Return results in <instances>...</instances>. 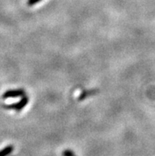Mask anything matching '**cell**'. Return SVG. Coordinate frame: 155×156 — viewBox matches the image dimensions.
Here are the masks:
<instances>
[{
  "instance_id": "1",
  "label": "cell",
  "mask_w": 155,
  "mask_h": 156,
  "mask_svg": "<svg viewBox=\"0 0 155 156\" xmlns=\"http://www.w3.org/2000/svg\"><path fill=\"white\" fill-rule=\"evenodd\" d=\"M29 102V98L27 96H23L22 99L18 102L15 104H11V105H3V108L5 109H9V110H15L17 112L22 111L24 107L26 106Z\"/></svg>"
},
{
  "instance_id": "2",
  "label": "cell",
  "mask_w": 155,
  "mask_h": 156,
  "mask_svg": "<svg viewBox=\"0 0 155 156\" xmlns=\"http://www.w3.org/2000/svg\"><path fill=\"white\" fill-rule=\"evenodd\" d=\"M26 96V91L23 89H16V90H10L6 91L2 94V98H15L23 97Z\"/></svg>"
},
{
  "instance_id": "3",
  "label": "cell",
  "mask_w": 155,
  "mask_h": 156,
  "mask_svg": "<svg viewBox=\"0 0 155 156\" xmlns=\"http://www.w3.org/2000/svg\"><path fill=\"white\" fill-rule=\"evenodd\" d=\"M14 151V146L13 145H8L6 147L0 151V156H8L10 155Z\"/></svg>"
},
{
  "instance_id": "4",
  "label": "cell",
  "mask_w": 155,
  "mask_h": 156,
  "mask_svg": "<svg viewBox=\"0 0 155 156\" xmlns=\"http://www.w3.org/2000/svg\"><path fill=\"white\" fill-rule=\"evenodd\" d=\"M62 155L63 156H76L74 153V151L71 150H65L63 151V153H62Z\"/></svg>"
},
{
  "instance_id": "5",
  "label": "cell",
  "mask_w": 155,
  "mask_h": 156,
  "mask_svg": "<svg viewBox=\"0 0 155 156\" xmlns=\"http://www.w3.org/2000/svg\"><path fill=\"white\" fill-rule=\"evenodd\" d=\"M41 1V0H28L27 4L30 6H33V5H35V4L40 2Z\"/></svg>"
}]
</instances>
